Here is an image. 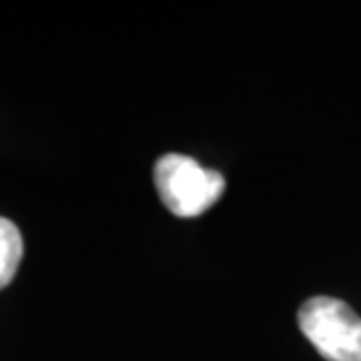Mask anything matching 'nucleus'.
Returning <instances> with one entry per match:
<instances>
[{
    "label": "nucleus",
    "instance_id": "nucleus-1",
    "mask_svg": "<svg viewBox=\"0 0 361 361\" xmlns=\"http://www.w3.org/2000/svg\"><path fill=\"white\" fill-rule=\"evenodd\" d=\"M155 187L173 215L199 217L219 201L225 179L219 171L201 167L191 157L171 153L157 161Z\"/></svg>",
    "mask_w": 361,
    "mask_h": 361
},
{
    "label": "nucleus",
    "instance_id": "nucleus-2",
    "mask_svg": "<svg viewBox=\"0 0 361 361\" xmlns=\"http://www.w3.org/2000/svg\"><path fill=\"white\" fill-rule=\"evenodd\" d=\"M303 336L327 361H361V317L336 297H311L297 313Z\"/></svg>",
    "mask_w": 361,
    "mask_h": 361
},
{
    "label": "nucleus",
    "instance_id": "nucleus-3",
    "mask_svg": "<svg viewBox=\"0 0 361 361\" xmlns=\"http://www.w3.org/2000/svg\"><path fill=\"white\" fill-rule=\"evenodd\" d=\"M23 259V237L13 221L0 217V289L13 281Z\"/></svg>",
    "mask_w": 361,
    "mask_h": 361
}]
</instances>
